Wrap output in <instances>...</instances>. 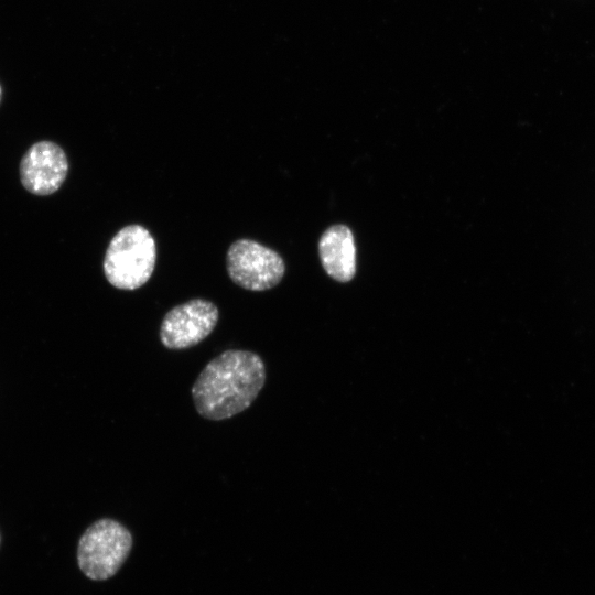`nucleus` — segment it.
I'll return each instance as SVG.
<instances>
[{"label": "nucleus", "mask_w": 595, "mask_h": 595, "mask_svg": "<svg viewBox=\"0 0 595 595\" xmlns=\"http://www.w3.org/2000/svg\"><path fill=\"white\" fill-rule=\"evenodd\" d=\"M217 306L204 299H192L172 307L160 326V340L169 349H186L203 342L215 328Z\"/></svg>", "instance_id": "39448f33"}, {"label": "nucleus", "mask_w": 595, "mask_h": 595, "mask_svg": "<svg viewBox=\"0 0 595 595\" xmlns=\"http://www.w3.org/2000/svg\"><path fill=\"white\" fill-rule=\"evenodd\" d=\"M67 172L66 153L58 144L47 140L32 144L22 156L19 167L23 187L40 196L58 191Z\"/></svg>", "instance_id": "423d86ee"}, {"label": "nucleus", "mask_w": 595, "mask_h": 595, "mask_svg": "<svg viewBox=\"0 0 595 595\" xmlns=\"http://www.w3.org/2000/svg\"><path fill=\"white\" fill-rule=\"evenodd\" d=\"M318 255L326 273L336 281H349L356 271V248L348 227L335 225L318 241Z\"/></svg>", "instance_id": "0eeeda50"}, {"label": "nucleus", "mask_w": 595, "mask_h": 595, "mask_svg": "<svg viewBox=\"0 0 595 595\" xmlns=\"http://www.w3.org/2000/svg\"><path fill=\"white\" fill-rule=\"evenodd\" d=\"M1 97H2V87L0 85V101H1Z\"/></svg>", "instance_id": "6e6552de"}, {"label": "nucleus", "mask_w": 595, "mask_h": 595, "mask_svg": "<svg viewBox=\"0 0 595 595\" xmlns=\"http://www.w3.org/2000/svg\"><path fill=\"white\" fill-rule=\"evenodd\" d=\"M155 261L156 245L150 231L141 225H129L110 240L102 266L112 286L132 291L149 281Z\"/></svg>", "instance_id": "f03ea898"}, {"label": "nucleus", "mask_w": 595, "mask_h": 595, "mask_svg": "<svg viewBox=\"0 0 595 595\" xmlns=\"http://www.w3.org/2000/svg\"><path fill=\"white\" fill-rule=\"evenodd\" d=\"M226 268L235 284L257 292L278 285L285 272L284 261L277 251L248 238L229 246Z\"/></svg>", "instance_id": "20e7f679"}, {"label": "nucleus", "mask_w": 595, "mask_h": 595, "mask_svg": "<svg viewBox=\"0 0 595 595\" xmlns=\"http://www.w3.org/2000/svg\"><path fill=\"white\" fill-rule=\"evenodd\" d=\"M266 365L253 351L228 349L202 369L191 393L197 413L221 421L248 409L266 382Z\"/></svg>", "instance_id": "f257e3e1"}, {"label": "nucleus", "mask_w": 595, "mask_h": 595, "mask_svg": "<svg viewBox=\"0 0 595 595\" xmlns=\"http://www.w3.org/2000/svg\"><path fill=\"white\" fill-rule=\"evenodd\" d=\"M132 548L130 531L119 521L102 518L93 522L77 544V564L93 581L113 576Z\"/></svg>", "instance_id": "7ed1b4c3"}, {"label": "nucleus", "mask_w": 595, "mask_h": 595, "mask_svg": "<svg viewBox=\"0 0 595 595\" xmlns=\"http://www.w3.org/2000/svg\"><path fill=\"white\" fill-rule=\"evenodd\" d=\"M0 543H1V537H0Z\"/></svg>", "instance_id": "1a4fd4ad"}]
</instances>
